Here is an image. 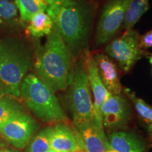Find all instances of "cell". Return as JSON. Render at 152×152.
I'll list each match as a JSON object with an SVG mask.
<instances>
[{
	"mask_svg": "<svg viewBox=\"0 0 152 152\" xmlns=\"http://www.w3.org/2000/svg\"><path fill=\"white\" fill-rule=\"evenodd\" d=\"M46 13L73 59L88 53L95 13L92 3L87 0H70L61 4L48 6Z\"/></svg>",
	"mask_w": 152,
	"mask_h": 152,
	"instance_id": "6da1fadb",
	"label": "cell"
},
{
	"mask_svg": "<svg viewBox=\"0 0 152 152\" xmlns=\"http://www.w3.org/2000/svg\"><path fill=\"white\" fill-rule=\"evenodd\" d=\"M72 62L71 52L53 27L45 45L37 49L35 74L54 92L66 90Z\"/></svg>",
	"mask_w": 152,
	"mask_h": 152,
	"instance_id": "7a4b0ae2",
	"label": "cell"
},
{
	"mask_svg": "<svg viewBox=\"0 0 152 152\" xmlns=\"http://www.w3.org/2000/svg\"><path fill=\"white\" fill-rule=\"evenodd\" d=\"M88 53L74 58L68 76L66 90V105L77 132L92 123L94 108L86 72V58Z\"/></svg>",
	"mask_w": 152,
	"mask_h": 152,
	"instance_id": "3957f363",
	"label": "cell"
},
{
	"mask_svg": "<svg viewBox=\"0 0 152 152\" xmlns=\"http://www.w3.org/2000/svg\"><path fill=\"white\" fill-rule=\"evenodd\" d=\"M20 96L26 107L45 123H66L68 117L54 92L35 73L24 77Z\"/></svg>",
	"mask_w": 152,
	"mask_h": 152,
	"instance_id": "277c9868",
	"label": "cell"
},
{
	"mask_svg": "<svg viewBox=\"0 0 152 152\" xmlns=\"http://www.w3.org/2000/svg\"><path fill=\"white\" fill-rule=\"evenodd\" d=\"M32 64L31 53L22 42L7 39L0 44V82L7 94L20 97L22 82Z\"/></svg>",
	"mask_w": 152,
	"mask_h": 152,
	"instance_id": "5b68a950",
	"label": "cell"
},
{
	"mask_svg": "<svg viewBox=\"0 0 152 152\" xmlns=\"http://www.w3.org/2000/svg\"><path fill=\"white\" fill-rule=\"evenodd\" d=\"M105 52L117 61L125 72H128L137 61L148 54L140 47V35L133 29L125 30L121 37L112 40L106 47Z\"/></svg>",
	"mask_w": 152,
	"mask_h": 152,
	"instance_id": "8992f818",
	"label": "cell"
},
{
	"mask_svg": "<svg viewBox=\"0 0 152 152\" xmlns=\"http://www.w3.org/2000/svg\"><path fill=\"white\" fill-rule=\"evenodd\" d=\"M131 0H108L96 26V45H104L116 35L124 22Z\"/></svg>",
	"mask_w": 152,
	"mask_h": 152,
	"instance_id": "52a82bcc",
	"label": "cell"
},
{
	"mask_svg": "<svg viewBox=\"0 0 152 152\" xmlns=\"http://www.w3.org/2000/svg\"><path fill=\"white\" fill-rule=\"evenodd\" d=\"M39 129L37 121L26 111L15 114L0 125V134L11 145L23 149Z\"/></svg>",
	"mask_w": 152,
	"mask_h": 152,
	"instance_id": "ba28073f",
	"label": "cell"
},
{
	"mask_svg": "<svg viewBox=\"0 0 152 152\" xmlns=\"http://www.w3.org/2000/svg\"><path fill=\"white\" fill-rule=\"evenodd\" d=\"M100 115L106 130L113 132L125 128L132 116L128 98L122 94H110L101 106Z\"/></svg>",
	"mask_w": 152,
	"mask_h": 152,
	"instance_id": "9c48e42d",
	"label": "cell"
},
{
	"mask_svg": "<svg viewBox=\"0 0 152 152\" xmlns=\"http://www.w3.org/2000/svg\"><path fill=\"white\" fill-rule=\"evenodd\" d=\"M86 72L89 85L93 94L94 118L102 122L100 115L101 106L111 94L106 90L100 78L94 58L89 55L86 58Z\"/></svg>",
	"mask_w": 152,
	"mask_h": 152,
	"instance_id": "30bf717a",
	"label": "cell"
},
{
	"mask_svg": "<svg viewBox=\"0 0 152 152\" xmlns=\"http://www.w3.org/2000/svg\"><path fill=\"white\" fill-rule=\"evenodd\" d=\"M78 133L86 152H105L111 149L102 122L94 118L90 125Z\"/></svg>",
	"mask_w": 152,
	"mask_h": 152,
	"instance_id": "8fae6325",
	"label": "cell"
},
{
	"mask_svg": "<svg viewBox=\"0 0 152 152\" xmlns=\"http://www.w3.org/2000/svg\"><path fill=\"white\" fill-rule=\"evenodd\" d=\"M93 58L100 78L106 90L111 94H121L122 85L115 64L106 54L102 53H96Z\"/></svg>",
	"mask_w": 152,
	"mask_h": 152,
	"instance_id": "7c38bea8",
	"label": "cell"
},
{
	"mask_svg": "<svg viewBox=\"0 0 152 152\" xmlns=\"http://www.w3.org/2000/svg\"><path fill=\"white\" fill-rule=\"evenodd\" d=\"M50 149L59 152H82L75 131L65 123H56L54 127Z\"/></svg>",
	"mask_w": 152,
	"mask_h": 152,
	"instance_id": "4fadbf2b",
	"label": "cell"
},
{
	"mask_svg": "<svg viewBox=\"0 0 152 152\" xmlns=\"http://www.w3.org/2000/svg\"><path fill=\"white\" fill-rule=\"evenodd\" d=\"M111 149L118 152H146L147 144L137 134L127 131L111 132L108 137Z\"/></svg>",
	"mask_w": 152,
	"mask_h": 152,
	"instance_id": "5bb4252c",
	"label": "cell"
},
{
	"mask_svg": "<svg viewBox=\"0 0 152 152\" xmlns=\"http://www.w3.org/2000/svg\"><path fill=\"white\" fill-rule=\"evenodd\" d=\"M124 92L125 96L132 102L138 118L152 141V106L137 96L130 89L125 88Z\"/></svg>",
	"mask_w": 152,
	"mask_h": 152,
	"instance_id": "9a60e30c",
	"label": "cell"
},
{
	"mask_svg": "<svg viewBox=\"0 0 152 152\" xmlns=\"http://www.w3.org/2000/svg\"><path fill=\"white\" fill-rule=\"evenodd\" d=\"M18 7L12 0H0V30H11L20 25Z\"/></svg>",
	"mask_w": 152,
	"mask_h": 152,
	"instance_id": "2e32d148",
	"label": "cell"
},
{
	"mask_svg": "<svg viewBox=\"0 0 152 152\" xmlns=\"http://www.w3.org/2000/svg\"><path fill=\"white\" fill-rule=\"evenodd\" d=\"M18 7L21 23L28 24L38 13L45 12L48 7L46 0H14Z\"/></svg>",
	"mask_w": 152,
	"mask_h": 152,
	"instance_id": "e0dca14e",
	"label": "cell"
},
{
	"mask_svg": "<svg viewBox=\"0 0 152 152\" xmlns=\"http://www.w3.org/2000/svg\"><path fill=\"white\" fill-rule=\"evenodd\" d=\"M52 20L46 12H40L35 15L27 26L28 33L35 38L49 35L52 33Z\"/></svg>",
	"mask_w": 152,
	"mask_h": 152,
	"instance_id": "ac0fdd59",
	"label": "cell"
},
{
	"mask_svg": "<svg viewBox=\"0 0 152 152\" xmlns=\"http://www.w3.org/2000/svg\"><path fill=\"white\" fill-rule=\"evenodd\" d=\"M149 9V0H131L122 26L123 29L125 30L133 29L134 25Z\"/></svg>",
	"mask_w": 152,
	"mask_h": 152,
	"instance_id": "d6986e66",
	"label": "cell"
},
{
	"mask_svg": "<svg viewBox=\"0 0 152 152\" xmlns=\"http://www.w3.org/2000/svg\"><path fill=\"white\" fill-rule=\"evenodd\" d=\"M54 127L47 126L35 134L26 147V152H46L50 149Z\"/></svg>",
	"mask_w": 152,
	"mask_h": 152,
	"instance_id": "ffe728a7",
	"label": "cell"
},
{
	"mask_svg": "<svg viewBox=\"0 0 152 152\" xmlns=\"http://www.w3.org/2000/svg\"><path fill=\"white\" fill-rule=\"evenodd\" d=\"M26 111L25 108L16 98L4 96L0 99V125L15 114Z\"/></svg>",
	"mask_w": 152,
	"mask_h": 152,
	"instance_id": "44dd1931",
	"label": "cell"
},
{
	"mask_svg": "<svg viewBox=\"0 0 152 152\" xmlns=\"http://www.w3.org/2000/svg\"><path fill=\"white\" fill-rule=\"evenodd\" d=\"M140 46L143 50L152 47V30L140 37Z\"/></svg>",
	"mask_w": 152,
	"mask_h": 152,
	"instance_id": "7402d4cb",
	"label": "cell"
},
{
	"mask_svg": "<svg viewBox=\"0 0 152 152\" xmlns=\"http://www.w3.org/2000/svg\"><path fill=\"white\" fill-rule=\"evenodd\" d=\"M68 1H70V0H46L48 6L61 4L65 3Z\"/></svg>",
	"mask_w": 152,
	"mask_h": 152,
	"instance_id": "603a6c76",
	"label": "cell"
},
{
	"mask_svg": "<svg viewBox=\"0 0 152 152\" xmlns=\"http://www.w3.org/2000/svg\"><path fill=\"white\" fill-rule=\"evenodd\" d=\"M1 152H19L17 151L16 149H11V148H7V147H4L2 149V151Z\"/></svg>",
	"mask_w": 152,
	"mask_h": 152,
	"instance_id": "cb8c5ba5",
	"label": "cell"
},
{
	"mask_svg": "<svg viewBox=\"0 0 152 152\" xmlns=\"http://www.w3.org/2000/svg\"><path fill=\"white\" fill-rule=\"evenodd\" d=\"M5 91L3 90L2 88H1V86H0V99L1 97H3L4 96H5Z\"/></svg>",
	"mask_w": 152,
	"mask_h": 152,
	"instance_id": "d4e9b609",
	"label": "cell"
},
{
	"mask_svg": "<svg viewBox=\"0 0 152 152\" xmlns=\"http://www.w3.org/2000/svg\"><path fill=\"white\" fill-rule=\"evenodd\" d=\"M149 61L150 63V64H151L152 66V55H151V56H149Z\"/></svg>",
	"mask_w": 152,
	"mask_h": 152,
	"instance_id": "484cf974",
	"label": "cell"
},
{
	"mask_svg": "<svg viewBox=\"0 0 152 152\" xmlns=\"http://www.w3.org/2000/svg\"><path fill=\"white\" fill-rule=\"evenodd\" d=\"M4 147V146L3 144H1V143H0V152L2 151V149H3Z\"/></svg>",
	"mask_w": 152,
	"mask_h": 152,
	"instance_id": "4316f807",
	"label": "cell"
},
{
	"mask_svg": "<svg viewBox=\"0 0 152 152\" xmlns=\"http://www.w3.org/2000/svg\"><path fill=\"white\" fill-rule=\"evenodd\" d=\"M105 152H118V151H115V150H113V149H109V150H107V151H106Z\"/></svg>",
	"mask_w": 152,
	"mask_h": 152,
	"instance_id": "83f0119b",
	"label": "cell"
},
{
	"mask_svg": "<svg viewBox=\"0 0 152 152\" xmlns=\"http://www.w3.org/2000/svg\"><path fill=\"white\" fill-rule=\"evenodd\" d=\"M46 152H59V151H54V150L49 149V150H48V151H46Z\"/></svg>",
	"mask_w": 152,
	"mask_h": 152,
	"instance_id": "f1b7e54d",
	"label": "cell"
}]
</instances>
